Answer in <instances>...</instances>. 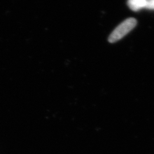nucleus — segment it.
Returning <instances> with one entry per match:
<instances>
[{
	"instance_id": "obj_1",
	"label": "nucleus",
	"mask_w": 154,
	"mask_h": 154,
	"mask_svg": "<svg viewBox=\"0 0 154 154\" xmlns=\"http://www.w3.org/2000/svg\"><path fill=\"white\" fill-rule=\"evenodd\" d=\"M137 23V20L134 18L126 19L119 24L111 33L109 37V41L110 43H114L120 40L131 32L135 27Z\"/></svg>"
},
{
	"instance_id": "obj_2",
	"label": "nucleus",
	"mask_w": 154,
	"mask_h": 154,
	"mask_svg": "<svg viewBox=\"0 0 154 154\" xmlns=\"http://www.w3.org/2000/svg\"><path fill=\"white\" fill-rule=\"evenodd\" d=\"M127 4L133 11H138L143 8H146L147 0H128Z\"/></svg>"
},
{
	"instance_id": "obj_3",
	"label": "nucleus",
	"mask_w": 154,
	"mask_h": 154,
	"mask_svg": "<svg viewBox=\"0 0 154 154\" xmlns=\"http://www.w3.org/2000/svg\"><path fill=\"white\" fill-rule=\"evenodd\" d=\"M145 8L154 10V0H147V4Z\"/></svg>"
}]
</instances>
